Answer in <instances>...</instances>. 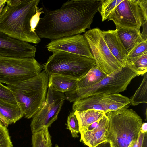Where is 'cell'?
<instances>
[{"label":"cell","instance_id":"cell-8","mask_svg":"<svg viewBox=\"0 0 147 147\" xmlns=\"http://www.w3.org/2000/svg\"><path fill=\"white\" fill-rule=\"evenodd\" d=\"M147 0H123L107 18L119 26L140 30L147 20Z\"/></svg>","mask_w":147,"mask_h":147},{"label":"cell","instance_id":"cell-19","mask_svg":"<svg viewBox=\"0 0 147 147\" xmlns=\"http://www.w3.org/2000/svg\"><path fill=\"white\" fill-rule=\"evenodd\" d=\"M78 121L80 132L86 130L94 123L100 119L106 113L104 111L89 109L74 111Z\"/></svg>","mask_w":147,"mask_h":147},{"label":"cell","instance_id":"cell-25","mask_svg":"<svg viewBox=\"0 0 147 147\" xmlns=\"http://www.w3.org/2000/svg\"><path fill=\"white\" fill-rule=\"evenodd\" d=\"M123 0H101L99 12L101 16L102 21L107 18L112 10Z\"/></svg>","mask_w":147,"mask_h":147},{"label":"cell","instance_id":"cell-39","mask_svg":"<svg viewBox=\"0 0 147 147\" xmlns=\"http://www.w3.org/2000/svg\"><path fill=\"white\" fill-rule=\"evenodd\" d=\"M111 143L112 147H115V146H114V145Z\"/></svg>","mask_w":147,"mask_h":147},{"label":"cell","instance_id":"cell-33","mask_svg":"<svg viewBox=\"0 0 147 147\" xmlns=\"http://www.w3.org/2000/svg\"><path fill=\"white\" fill-rule=\"evenodd\" d=\"M96 147H112L110 141L107 140L98 145Z\"/></svg>","mask_w":147,"mask_h":147},{"label":"cell","instance_id":"cell-10","mask_svg":"<svg viewBox=\"0 0 147 147\" xmlns=\"http://www.w3.org/2000/svg\"><path fill=\"white\" fill-rule=\"evenodd\" d=\"M65 96L64 93L48 87L45 102L33 116L30 124L32 133L50 127L57 120Z\"/></svg>","mask_w":147,"mask_h":147},{"label":"cell","instance_id":"cell-1","mask_svg":"<svg viewBox=\"0 0 147 147\" xmlns=\"http://www.w3.org/2000/svg\"><path fill=\"white\" fill-rule=\"evenodd\" d=\"M101 3V0H71L54 10L47 9L43 5L44 15L35 32L40 38L51 40L84 32L90 29Z\"/></svg>","mask_w":147,"mask_h":147},{"label":"cell","instance_id":"cell-26","mask_svg":"<svg viewBox=\"0 0 147 147\" xmlns=\"http://www.w3.org/2000/svg\"><path fill=\"white\" fill-rule=\"evenodd\" d=\"M147 52V40L144 41L137 45L127 56L128 65L140 57Z\"/></svg>","mask_w":147,"mask_h":147},{"label":"cell","instance_id":"cell-29","mask_svg":"<svg viewBox=\"0 0 147 147\" xmlns=\"http://www.w3.org/2000/svg\"><path fill=\"white\" fill-rule=\"evenodd\" d=\"M0 98L9 102L17 103L10 89L0 82Z\"/></svg>","mask_w":147,"mask_h":147},{"label":"cell","instance_id":"cell-2","mask_svg":"<svg viewBox=\"0 0 147 147\" xmlns=\"http://www.w3.org/2000/svg\"><path fill=\"white\" fill-rule=\"evenodd\" d=\"M40 1L6 0V5L0 13V31L20 41L39 43L40 38L32 30L31 20Z\"/></svg>","mask_w":147,"mask_h":147},{"label":"cell","instance_id":"cell-36","mask_svg":"<svg viewBox=\"0 0 147 147\" xmlns=\"http://www.w3.org/2000/svg\"><path fill=\"white\" fill-rule=\"evenodd\" d=\"M6 0H0V7L6 3Z\"/></svg>","mask_w":147,"mask_h":147},{"label":"cell","instance_id":"cell-27","mask_svg":"<svg viewBox=\"0 0 147 147\" xmlns=\"http://www.w3.org/2000/svg\"><path fill=\"white\" fill-rule=\"evenodd\" d=\"M66 125V129L70 131L72 137H79L78 134L80 133L79 124L74 112L70 113L68 116Z\"/></svg>","mask_w":147,"mask_h":147},{"label":"cell","instance_id":"cell-3","mask_svg":"<svg viewBox=\"0 0 147 147\" xmlns=\"http://www.w3.org/2000/svg\"><path fill=\"white\" fill-rule=\"evenodd\" d=\"M49 79V75L43 70L28 80L7 84L25 118H32L42 107L46 100Z\"/></svg>","mask_w":147,"mask_h":147},{"label":"cell","instance_id":"cell-17","mask_svg":"<svg viewBox=\"0 0 147 147\" xmlns=\"http://www.w3.org/2000/svg\"><path fill=\"white\" fill-rule=\"evenodd\" d=\"M78 80L61 75H51L49 76L48 87L65 93L76 89Z\"/></svg>","mask_w":147,"mask_h":147},{"label":"cell","instance_id":"cell-6","mask_svg":"<svg viewBox=\"0 0 147 147\" xmlns=\"http://www.w3.org/2000/svg\"><path fill=\"white\" fill-rule=\"evenodd\" d=\"M95 66L94 59L58 51L53 52L42 67L49 76L57 75L79 80Z\"/></svg>","mask_w":147,"mask_h":147},{"label":"cell","instance_id":"cell-7","mask_svg":"<svg viewBox=\"0 0 147 147\" xmlns=\"http://www.w3.org/2000/svg\"><path fill=\"white\" fill-rule=\"evenodd\" d=\"M42 67L34 57L0 56V82L7 85L28 80L40 74Z\"/></svg>","mask_w":147,"mask_h":147},{"label":"cell","instance_id":"cell-34","mask_svg":"<svg viewBox=\"0 0 147 147\" xmlns=\"http://www.w3.org/2000/svg\"><path fill=\"white\" fill-rule=\"evenodd\" d=\"M140 132L146 133L147 132V123L146 122L143 123L140 128Z\"/></svg>","mask_w":147,"mask_h":147},{"label":"cell","instance_id":"cell-15","mask_svg":"<svg viewBox=\"0 0 147 147\" xmlns=\"http://www.w3.org/2000/svg\"><path fill=\"white\" fill-rule=\"evenodd\" d=\"M115 31L127 55L138 44L144 41L140 30L116 25Z\"/></svg>","mask_w":147,"mask_h":147},{"label":"cell","instance_id":"cell-35","mask_svg":"<svg viewBox=\"0 0 147 147\" xmlns=\"http://www.w3.org/2000/svg\"><path fill=\"white\" fill-rule=\"evenodd\" d=\"M142 147H147V133H145Z\"/></svg>","mask_w":147,"mask_h":147},{"label":"cell","instance_id":"cell-37","mask_svg":"<svg viewBox=\"0 0 147 147\" xmlns=\"http://www.w3.org/2000/svg\"><path fill=\"white\" fill-rule=\"evenodd\" d=\"M6 3L3 4L0 7V13L1 12L2 10L4 7V6H5Z\"/></svg>","mask_w":147,"mask_h":147},{"label":"cell","instance_id":"cell-13","mask_svg":"<svg viewBox=\"0 0 147 147\" xmlns=\"http://www.w3.org/2000/svg\"><path fill=\"white\" fill-rule=\"evenodd\" d=\"M108 127V120L105 114L94 128L80 132V141L89 147H96L107 140Z\"/></svg>","mask_w":147,"mask_h":147},{"label":"cell","instance_id":"cell-18","mask_svg":"<svg viewBox=\"0 0 147 147\" xmlns=\"http://www.w3.org/2000/svg\"><path fill=\"white\" fill-rule=\"evenodd\" d=\"M103 94L93 95L74 102L72 106L73 111L92 109L103 111L106 113L103 103Z\"/></svg>","mask_w":147,"mask_h":147},{"label":"cell","instance_id":"cell-38","mask_svg":"<svg viewBox=\"0 0 147 147\" xmlns=\"http://www.w3.org/2000/svg\"><path fill=\"white\" fill-rule=\"evenodd\" d=\"M55 147H59L58 145L57 144H55Z\"/></svg>","mask_w":147,"mask_h":147},{"label":"cell","instance_id":"cell-4","mask_svg":"<svg viewBox=\"0 0 147 147\" xmlns=\"http://www.w3.org/2000/svg\"><path fill=\"white\" fill-rule=\"evenodd\" d=\"M108 120L107 140L115 147H129L137 139L142 119L132 109L125 107L105 114Z\"/></svg>","mask_w":147,"mask_h":147},{"label":"cell","instance_id":"cell-20","mask_svg":"<svg viewBox=\"0 0 147 147\" xmlns=\"http://www.w3.org/2000/svg\"><path fill=\"white\" fill-rule=\"evenodd\" d=\"M103 100L107 112L123 107L129 108L130 104L129 98L119 93L103 94Z\"/></svg>","mask_w":147,"mask_h":147},{"label":"cell","instance_id":"cell-14","mask_svg":"<svg viewBox=\"0 0 147 147\" xmlns=\"http://www.w3.org/2000/svg\"><path fill=\"white\" fill-rule=\"evenodd\" d=\"M103 38L110 51L123 67H127V54L115 30L102 31Z\"/></svg>","mask_w":147,"mask_h":147},{"label":"cell","instance_id":"cell-31","mask_svg":"<svg viewBox=\"0 0 147 147\" xmlns=\"http://www.w3.org/2000/svg\"><path fill=\"white\" fill-rule=\"evenodd\" d=\"M145 133L140 132L138 138L133 141L129 147H142Z\"/></svg>","mask_w":147,"mask_h":147},{"label":"cell","instance_id":"cell-16","mask_svg":"<svg viewBox=\"0 0 147 147\" xmlns=\"http://www.w3.org/2000/svg\"><path fill=\"white\" fill-rule=\"evenodd\" d=\"M0 116L1 122L7 127L19 120L24 116V114L17 103L0 98Z\"/></svg>","mask_w":147,"mask_h":147},{"label":"cell","instance_id":"cell-32","mask_svg":"<svg viewBox=\"0 0 147 147\" xmlns=\"http://www.w3.org/2000/svg\"><path fill=\"white\" fill-rule=\"evenodd\" d=\"M147 20L145 21L143 24V30L142 33H141V37L144 41L147 40Z\"/></svg>","mask_w":147,"mask_h":147},{"label":"cell","instance_id":"cell-11","mask_svg":"<svg viewBox=\"0 0 147 147\" xmlns=\"http://www.w3.org/2000/svg\"><path fill=\"white\" fill-rule=\"evenodd\" d=\"M46 47L49 51L52 53L62 51L94 59L84 34H78L52 40Z\"/></svg>","mask_w":147,"mask_h":147},{"label":"cell","instance_id":"cell-12","mask_svg":"<svg viewBox=\"0 0 147 147\" xmlns=\"http://www.w3.org/2000/svg\"><path fill=\"white\" fill-rule=\"evenodd\" d=\"M36 51V47L29 43L11 37L0 31V56L34 57Z\"/></svg>","mask_w":147,"mask_h":147},{"label":"cell","instance_id":"cell-28","mask_svg":"<svg viewBox=\"0 0 147 147\" xmlns=\"http://www.w3.org/2000/svg\"><path fill=\"white\" fill-rule=\"evenodd\" d=\"M0 147H13L7 127L0 121Z\"/></svg>","mask_w":147,"mask_h":147},{"label":"cell","instance_id":"cell-23","mask_svg":"<svg viewBox=\"0 0 147 147\" xmlns=\"http://www.w3.org/2000/svg\"><path fill=\"white\" fill-rule=\"evenodd\" d=\"M143 76L142 80L140 86L130 99V104L132 105L147 103V72Z\"/></svg>","mask_w":147,"mask_h":147},{"label":"cell","instance_id":"cell-22","mask_svg":"<svg viewBox=\"0 0 147 147\" xmlns=\"http://www.w3.org/2000/svg\"><path fill=\"white\" fill-rule=\"evenodd\" d=\"M32 147H52L51 137L48 128L32 133L31 138Z\"/></svg>","mask_w":147,"mask_h":147},{"label":"cell","instance_id":"cell-30","mask_svg":"<svg viewBox=\"0 0 147 147\" xmlns=\"http://www.w3.org/2000/svg\"><path fill=\"white\" fill-rule=\"evenodd\" d=\"M43 8H39L38 7L37 8L36 13L32 17L31 20V26L32 30L35 32V28L40 19V16L42 13H44Z\"/></svg>","mask_w":147,"mask_h":147},{"label":"cell","instance_id":"cell-5","mask_svg":"<svg viewBox=\"0 0 147 147\" xmlns=\"http://www.w3.org/2000/svg\"><path fill=\"white\" fill-rule=\"evenodd\" d=\"M138 76L127 67H121L93 85L65 93L66 99L71 102L93 95L118 94L126 90Z\"/></svg>","mask_w":147,"mask_h":147},{"label":"cell","instance_id":"cell-21","mask_svg":"<svg viewBox=\"0 0 147 147\" xmlns=\"http://www.w3.org/2000/svg\"><path fill=\"white\" fill-rule=\"evenodd\" d=\"M107 75L96 66H93L84 77L78 80L77 89L93 85L98 82Z\"/></svg>","mask_w":147,"mask_h":147},{"label":"cell","instance_id":"cell-24","mask_svg":"<svg viewBox=\"0 0 147 147\" xmlns=\"http://www.w3.org/2000/svg\"><path fill=\"white\" fill-rule=\"evenodd\" d=\"M127 67L137 73L138 76L143 75L147 72V52L130 63Z\"/></svg>","mask_w":147,"mask_h":147},{"label":"cell","instance_id":"cell-9","mask_svg":"<svg viewBox=\"0 0 147 147\" xmlns=\"http://www.w3.org/2000/svg\"><path fill=\"white\" fill-rule=\"evenodd\" d=\"M89 44L96 66L106 75L122 67L110 51L98 28L90 29L84 34Z\"/></svg>","mask_w":147,"mask_h":147}]
</instances>
